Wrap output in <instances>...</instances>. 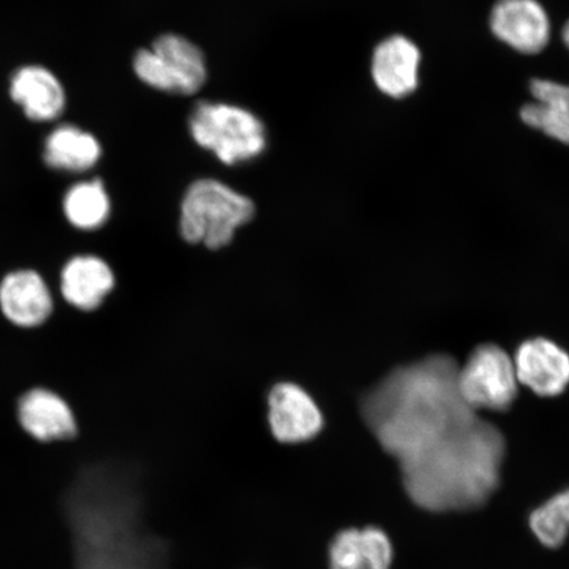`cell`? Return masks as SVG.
<instances>
[{"instance_id": "6da1fadb", "label": "cell", "mask_w": 569, "mask_h": 569, "mask_svg": "<svg viewBox=\"0 0 569 569\" xmlns=\"http://www.w3.org/2000/svg\"><path fill=\"white\" fill-rule=\"evenodd\" d=\"M447 355L391 371L361 400V416L400 466L417 507L436 513L482 507L500 483L505 439L462 400Z\"/></svg>"}, {"instance_id": "7a4b0ae2", "label": "cell", "mask_w": 569, "mask_h": 569, "mask_svg": "<svg viewBox=\"0 0 569 569\" xmlns=\"http://www.w3.org/2000/svg\"><path fill=\"white\" fill-rule=\"evenodd\" d=\"M254 216L251 199L217 180H198L182 199L180 231L190 244L217 251L231 244L240 227Z\"/></svg>"}, {"instance_id": "3957f363", "label": "cell", "mask_w": 569, "mask_h": 569, "mask_svg": "<svg viewBox=\"0 0 569 569\" xmlns=\"http://www.w3.org/2000/svg\"><path fill=\"white\" fill-rule=\"evenodd\" d=\"M190 132L199 147L216 153L226 166L253 160L267 147L264 124L238 106L199 103L190 117Z\"/></svg>"}, {"instance_id": "277c9868", "label": "cell", "mask_w": 569, "mask_h": 569, "mask_svg": "<svg viewBox=\"0 0 569 569\" xmlns=\"http://www.w3.org/2000/svg\"><path fill=\"white\" fill-rule=\"evenodd\" d=\"M134 73L156 90L191 96L208 80L204 56L193 42L178 34H163L152 49L134 56Z\"/></svg>"}, {"instance_id": "5b68a950", "label": "cell", "mask_w": 569, "mask_h": 569, "mask_svg": "<svg viewBox=\"0 0 569 569\" xmlns=\"http://www.w3.org/2000/svg\"><path fill=\"white\" fill-rule=\"evenodd\" d=\"M458 388L462 400L475 411L508 410L518 393L515 361L500 347L480 346L459 367Z\"/></svg>"}, {"instance_id": "8992f818", "label": "cell", "mask_w": 569, "mask_h": 569, "mask_svg": "<svg viewBox=\"0 0 569 569\" xmlns=\"http://www.w3.org/2000/svg\"><path fill=\"white\" fill-rule=\"evenodd\" d=\"M268 425L277 442L300 445L319 436L325 417L308 390L284 381L269 391Z\"/></svg>"}, {"instance_id": "52a82bcc", "label": "cell", "mask_w": 569, "mask_h": 569, "mask_svg": "<svg viewBox=\"0 0 569 569\" xmlns=\"http://www.w3.org/2000/svg\"><path fill=\"white\" fill-rule=\"evenodd\" d=\"M490 28L505 44L525 54L542 52L550 41V20L537 0H498Z\"/></svg>"}, {"instance_id": "ba28073f", "label": "cell", "mask_w": 569, "mask_h": 569, "mask_svg": "<svg viewBox=\"0 0 569 569\" xmlns=\"http://www.w3.org/2000/svg\"><path fill=\"white\" fill-rule=\"evenodd\" d=\"M518 382L542 397L558 396L569 383V356L552 341L537 338L518 348Z\"/></svg>"}, {"instance_id": "9c48e42d", "label": "cell", "mask_w": 569, "mask_h": 569, "mask_svg": "<svg viewBox=\"0 0 569 569\" xmlns=\"http://www.w3.org/2000/svg\"><path fill=\"white\" fill-rule=\"evenodd\" d=\"M327 558L329 569H391L395 550L388 533L377 526H353L332 538Z\"/></svg>"}, {"instance_id": "30bf717a", "label": "cell", "mask_w": 569, "mask_h": 569, "mask_svg": "<svg viewBox=\"0 0 569 569\" xmlns=\"http://www.w3.org/2000/svg\"><path fill=\"white\" fill-rule=\"evenodd\" d=\"M0 309L13 325L40 326L52 315V295L39 273L18 270L0 283Z\"/></svg>"}, {"instance_id": "8fae6325", "label": "cell", "mask_w": 569, "mask_h": 569, "mask_svg": "<svg viewBox=\"0 0 569 569\" xmlns=\"http://www.w3.org/2000/svg\"><path fill=\"white\" fill-rule=\"evenodd\" d=\"M421 52L403 36H391L376 48L372 77L376 87L391 98H403L418 87Z\"/></svg>"}, {"instance_id": "7c38bea8", "label": "cell", "mask_w": 569, "mask_h": 569, "mask_svg": "<svg viewBox=\"0 0 569 569\" xmlns=\"http://www.w3.org/2000/svg\"><path fill=\"white\" fill-rule=\"evenodd\" d=\"M18 415L21 427L40 442L71 439L77 433L73 411L48 389H32L21 397Z\"/></svg>"}, {"instance_id": "4fadbf2b", "label": "cell", "mask_w": 569, "mask_h": 569, "mask_svg": "<svg viewBox=\"0 0 569 569\" xmlns=\"http://www.w3.org/2000/svg\"><path fill=\"white\" fill-rule=\"evenodd\" d=\"M11 97L34 122L54 120L66 109V91L60 81L41 67L18 70L12 77Z\"/></svg>"}, {"instance_id": "5bb4252c", "label": "cell", "mask_w": 569, "mask_h": 569, "mask_svg": "<svg viewBox=\"0 0 569 569\" xmlns=\"http://www.w3.org/2000/svg\"><path fill=\"white\" fill-rule=\"evenodd\" d=\"M116 287L112 270L97 256H77L61 274V293L74 308L90 311L102 305Z\"/></svg>"}, {"instance_id": "9a60e30c", "label": "cell", "mask_w": 569, "mask_h": 569, "mask_svg": "<svg viewBox=\"0 0 569 569\" xmlns=\"http://www.w3.org/2000/svg\"><path fill=\"white\" fill-rule=\"evenodd\" d=\"M530 90L536 102L522 107L523 122L547 137L569 144V87L533 80Z\"/></svg>"}, {"instance_id": "2e32d148", "label": "cell", "mask_w": 569, "mask_h": 569, "mask_svg": "<svg viewBox=\"0 0 569 569\" xmlns=\"http://www.w3.org/2000/svg\"><path fill=\"white\" fill-rule=\"evenodd\" d=\"M101 154L98 140L76 126L56 128L46 141L44 160L48 166L67 172L91 169Z\"/></svg>"}, {"instance_id": "e0dca14e", "label": "cell", "mask_w": 569, "mask_h": 569, "mask_svg": "<svg viewBox=\"0 0 569 569\" xmlns=\"http://www.w3.org/2000/svg\"><path fill=\"white\" fill-rule=\"evenodd\" d=\"M63 211L71 224L80 230H96L110 216V199L101 180L80 182L63 199Z\"/></svg>"}, {"instance_id": "ac0fdd59", "label": "cell", "mask_w": 569, "mask_h": 569, "mask_svg": "<svg viewBox=\"0 0 569 569\" xmlns=\"http://www.w3.org/2000/svg\"><path fill=\"white\" fill-rule=\"evenodd\" d=\"M529 523L533 536L547 549H558L566 542L569 533L568 526L553 497L532 511Z\"/></svg>"}, {"instance_id": "d6986e66", "label": "cell", "mask_w": 569, "mask_h": 569, "mask_svg": "<svg viewBox=\"0 0 569 569\" xmlns=\"http://www.w3.org/2000/svg\"><path fill=\"white\" fill-rule=\"evenodd\" d=\"M553 498L559 505L561 515H563L569 530V489L565 490V492L553 496Z\"/></svg>"}, {"instance_id": "ffe728a7", "label": "cell", "mask_w": 569, "mask_h": 569, "mask_svg": "<svg viewBox=\"0 0 569 569\" xmlns=\"http://www.w3.org/2000/svg\"><path fill=\"white\" fill-rule=\"evenodd\" d=\"M563 40L566 42V46L568 47L569 49V21L568 23L566 24L565 27V30H563Z\"/></svg>"}]
</instances>
